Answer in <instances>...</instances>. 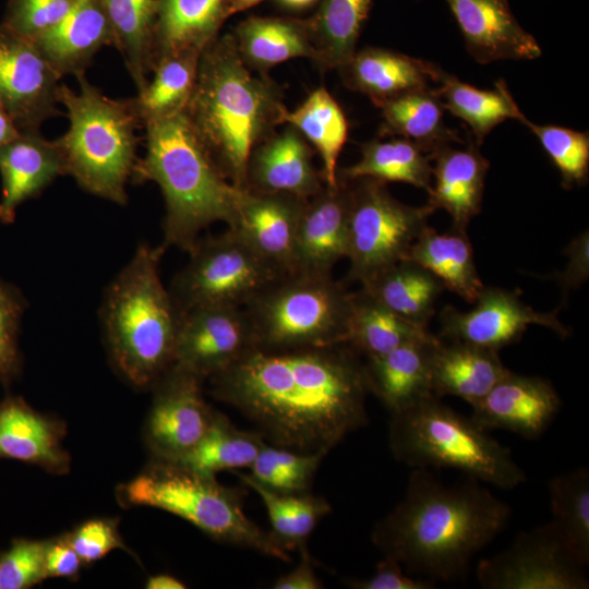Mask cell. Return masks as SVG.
Returning <instances> with one entry per match:
<instances>
[{
	"label": "cell",
	"mask_w": 589,
	"mask_h": 589,
	"mask_svg": "<svg viewBox=\"0 0 589 589\" xmlns=\"http://www.w3.org/2000/svg\"><path fill=\"white\" fill-rule=\"evenodd\" d=\"M361 289L411 323L428 328L445 288L428 269L406 259L362 284Z\"/></svg>",
	"instance_id": "obj_36"
},
{
	"label": "cell",
	"mask_w": 589,
	"mask_h": 589,
	"mask_svg": "<svg viewBox=\"0 0 589 589\" xmlns=\"http://www.w3.org/2000/svg\"><path fill=\"white\" fill-rule=\"evenodd\" d=\"M338 71L347 87L368 96L377 108L432 82L429 61L378 47L356 50Z\"/></svg>",
	"instance_id": "obj_28"
},
{
	"label": "cell",
	"mask_w": 589,
	"mask_h": 589,
	"mask_svg": "<svg viewBox=\"0 0 589 589\" xmlns=\"http://www.w3.org/2000/svg\"><path fill=\"white\" fill-rule=\"evenodd\" d=\"M390 414V450L411 468H452L503 490L526 480L506 446L436 396Z\"/></svg>",
	"instance_id": "obj_7"
},
{
	"label": "cell",
	"mask_w": 589,
	"mask_h": 589,
	"mask_svg": "<svg viewBox=\"0 0 589 589\" xmlns=\"http://www.w3.org/2000/svg\"><path fill=\"white\" fill-rule=\"evenodd\" d=\"M308 200L242 189L232 227L279 272H292L298 229Z\"/></svg>",
	"instance_id": "obj_18"
},
{
	"label": "cell",
	"mask_w": 589,
	"mask_h": 589,
	"mask_svg": "<svg viewBox=\"0 0 589 589\" xmlns=\"http://www.w3.org/2000/svg\"><path fill=\"white\" fill-rule=\"evenodd\" d=\"M457 144L446 145L432 155L435 182L428 192L426 204L434 211H446L453 230L466 231L471 219L481 212L490 163L473 140L462 147Z\"/></svg>",
	"instance_id": "obj_24"
},
{
	"label": "cell",
	"mask_w": 589,
	"mask_h": 589,
	"mask_svg": "<svg viewBox=\"0 0 589 589\" xmlns=\"http://www.w3.org/2000/svg\"><path fill=\"white\" fill-rule=\"evenodd\" d=\"M313 149L301 133L286 124L252 153L243 189L283 193L309 200L325 187L313 163Z\"/></svg>",
	"instance_id": "obj_21"
},
{
	"label": "cell",
	"mask_w": 589,
	"mask_h": 589,
	"mask_svg": "<svg viewBox=\"0 0 589 589\" xmlns=\"http://www.w3.org/2000/svg\"><path fill=\"white\" fill-rule=\"evenodd\" d=\"M346 180V179H345ZM349 182L347 278L360 285L408 259L413 242L435 212L395 199L386 183L359 178Z\"/></svg>",
	"instance_id": "obj_10"
},
{
	"label": "cell",
	"mask_w": 589,
	"mask_h": 589,
	"mask_svg": "<svg viewBox=\"0 0 589 589\" xmlns=\"http://www.w3.org/2000/svg\"><path fill=\"white\" fill-rule=\"evenodd\" d=\"M203 383L172 364L152 386L144 440L153 459L181 460L208 430L215 409L203 397Z\"/></svg>",
	"instance_id": "obj_13"
},
{
	"label": "cell",
	"mask_w": 589,
	"mask_h": 589,
	"mask_svg": "<svg viewBox=\"0 0 589 589\" xmlns=\"http://www.w3.org/2000/svg\"><path fill=\"white\" fill-rule=\"evenodd\" d=\"M539 140L541 146L561 173L562 185L570 189L584 185L589 176V135L552 124L522 122Z\"/></svg>",
	"instance_id": "obj_45"
},
{
	"label": "cell",
	"mask_w": 589,
	"mask_h": 589,
	"mask_svg": "<svg viewBox=\"0 0 589 589\" xmlns=\"http://www.w3.org/2000/svg\"><path fill=\"white\" fill-rule=\"evenodd\" d=\"M471 407V418L482 429L505 430L534 440L557 414L561 398L550 381L508 371Z\"/></svg>",
	"instance_id": "obj_17"
},
{
	"label": "cell",
	"mask_w": 589,
	"mask_h": 589,
	"mask_svg": "<svg viewBox=\"0 0 589 589\" xmlns=\"http://www.w3.org/2000/svg\"><path fill=\"white\" fill-rule=\"evenodd\" d=\"M231 35L243 62L256 72L267 74L285 61L314 58L305 20L249 16Z\"/></svg>",
	"instance_id": "obj_31"
},
{
	"label": "cell",
	"mask_w": 589,
	"mask_h": 589,
	"mask_svg": "<svg viewBox=\"0 0 589 589\" xmlns=\"http://www.w3.org/2000/svg\"><path fill=\"white\" fill-rule=\"evenodd\" d=\"M64 423L40 413L22 397L0 401V459L35 465L47 472L63 474L71 459L62 446Z\"/></svg>",
	"instance_id": "obj_22"
},
{
	"label": "cell",
	"mask_w": 589,
	"mask_h": 589,
	"mask_svg": "<svg viewBox=\"0 0 589 589\" xmlns=\"http://www.w3.org/2000/svg\"><path fill=\"white\" fill-rule=\"evenodd\" d=\"M147 589H184L185 584L177 577L169 574H158L149 576L146 586Z\"/></svg>",
	"instance_id": "obj_54"
},
{
	"label": "cell",
	"mask_w": 589,
	"mask_h": 589,
	"mask_svg": "<svg viewBox=\"0 0 589 589\" xmlns=\"http://www.w3.org/2000/svg\"><path fill=\"white\" fill-rule=\"evenodd\" d=\"M64 537L85 564L101 560L117 549L129 551L119 533L118 520L112 518L89 519Z\"/></svg>",
	"instance_id": "obj_49"
},
{
	"label": "cell",
	"mask_w": 589,
	"mask_h": 589,
	"mask_svg": "<svg viewBox=\"0 0 589 589\" xmlns=\"http://www.w3.org/2000/svg\"><path fill=\"white\" fill-rule=\"evenodd\" d=\"M325 456L324 453H300L265 444L249 467V476L277 492H308Z\"/></svg>",
	"instance_id": "obj_44"
},
{
	"label": "cell",
	"mask_w": 589,
	"mask_h": 589,
	"mask_svg": "<svg viewBox=\"0 0 589 589\" xmlns=\"http://www.w3.org/2000/svg\"><path fill=\"white\" fill-rule=\"evenodd\" d=\"M553 521L580 558L589 562V471L581 467L549 482Z\"/></svg>",
	"instance_id": "obj_43"
},
{
	"label": "cell",
	"mask_w": 589,
	"mask_h": 589,
	"mask_svg": "<svg viewBox=\"0 0 589 589\" xmlns=\"http://www.w3.org/2000/svg\"><path fill=\"white\" fill-rule=\"evenodd\" d=\"M431 333L363 291L353 292L348 344L365 358L385 354Z\"/></svg>",
	"instance_id": "obj_39"
},
{
	"label": "cell",
	"mask_w": 589,
	"mask_h": 589,
	"mask_svg": "<svg viewBox=\"0 0 589 589\" xmlns=\"http://www.w3.org/2000/svg\"><path fill=\"white\" fill-rule=\"evenodd\" d=\"M349 182L338 177L304 205L291 273L332 275L335 264L347 256Z\"/></svg>",
	"instance_id": "obj_20"
},
{
	"label": "cell",
	"mask_w": 589,
	"mask_h": 589,
	"mask_svg": "<svg viewBox=\"0 0 589 589\" xmlns=\"http://www.w3.org/2000/svg\"><path fill=\"white\" fill-rule=\"evenodd\" d=\"M228 0H157L153 67L160 59L202 50L218 36Z\"/></svg>",
	"instance_id": "obj_29"
},
{
	"label": "cell",
	"mask_w": 589,
	"mask_h": 589,
	"mask_svg": "<svg viewBox=\"0 0 589 589\" xmlns=\"http://www.w3.org/2000/svg\"><path fill=\"white\" fill-rule=\"evenodd\" d=\"M79 0H10L3 24L15 34L34 40L60 23Z\"/></svg>",
	"instance_id": "obj_47"
},
{
	"label": "cell",
	"mask_w": 589,
	"mask_h": 589,
	"mask_svg": "<svg viewBox=\"0 0 589 589\" xmlns=\"http://www.w3.org/2000/svg\"><path fill=\"white\" fill-rule=\"evenodd\" d=\"M61 77L32 40L0 24V105L20 132L61 115Z\"/></svg>",
	"instance_id": "obj_14"
},
{
	"label": "cell",
	"mask_w": 589,
	"mask_h": 589,
	"mask_svg": "<svg viewBox=\"0 0 589 589\" xmlns=\"http://www.w3.org/2000/svg\"><path fill=\"white\" fill-rule=\"evenodd\" d=\"M300 562L288 574L279 577L272 588L275 589H320L323 588L322 581L315 574L312 558L309 554L305 543L299 548Z\"/></svg>",
	"instance_id": "obj_53"
},
{
	"label": "cell",
	"mask_w": 589,
	"mask_h": 589,
	"mask_svg": "<svg viewBox=\"0 0 589 589\" xmlns=\"http://www.w3.org/2000/svg\"><path fill=\"white\" fill-rule=\"evenodd\" d=\"M242 491L178 461L153 459L118 489L123 506L159 508L189 521L216 541L290 562L289 551L243 510Z\"/></svg>",
	"instance_id": "obj_8"
},
{
	"label": "cell",
	"mask_w": 589,
	"mask_h": 589,
	"mask_svg": "<svg viewBox=\"0 0 589 589\" xmlns=\"http://www.w3.org/2000/svg\"><path fill=\"white\" fill-rule=\"evenodd\" d=\"M169 288L181 312L202 306L243 308L283 275L235 230L200 237Z\"/></svg>",
	"instance_id": "obj_11"
},
{
	"label": "cell",
	"mask_w": 589,
	"mask_h": 589,
	"mask_svg": "<svg viewBox=\"0 0 589 589\" xmlns=\"http://www.w3.org/2000/svg\"><path fill=\"white\" fill-rule=\"evenodd\" d=\"M473 304L467 312L445 306L440 313V338L498 351L518 341L529 325L545 326L562 338L569 335L557 311H536L514 291L484 285Z\"/></svg>",
	"instance_id": "obj_15"
},
{
	"label": "cell",
	"mask_w": 589,
	"mask_h": 589,
	"mask_svg": "<svg viewBox=\"0 0 589 589\" xmlns=\"http://www.w3.org/2000/svg\"><path fill=\"white\" fill-rule=\"evenodd\" d=\"M436 340L437 336L430 334L385 354L365 358L369 390L390 413L434 396L431 357Z\"/></svg>",
	"instance_id": "obj_25"
},
{
	"label": "cell",
	"mask_w": 589,
	"mask_h": 589,
	"mask_svg": "<svg viewBox=\"0 0 589 589\" xmlns=\"http://www.w3.org/2000/svg\"><path fill=\"white\" fill-rule=\"evenodd\" d=\"M32 41L61 76L79 77L113 37L101 0H79L60 23Z\"/></svg>",
	"instance_id": "obj_26"
},
{
	"label": "cell",
	"mask_w": 589,
	"mask_h": 589,
	"mask_svg": "<svg viewBox=\"0 0 589 589\" xmlns=\"http://www.w3.org/2000/svg\"><path fill=\"white\" fill-rule=\"evenodd\" d=\"M283 99L276 82L243 62L228 33L202 50L183 111L223 175L243 189L253 151L285 124Z\"/></svg>",
	"instance_id": "obj_3"
},
{
	"label": "cell",
	"mask_w": 589,
	"mask_h": 589,
	"mask_svg": "<svg viewBox=\"0 0 589 589\" xmlns=\"http://www.w3.org/2000/svg\"><path fill=\"white\" fill-rule=\"evenodd\" d=\"M346 180L370 178L387 182H404L429 192L432 187V156L416 143L398 136L374 139L361 146L360 159L341 169Z\"/></svg>",
	"instance_id": "obj_37"
},
{
	"label": "cell",
	"mask_w": 589,
	"mask_h": 589,
	"mask_svg": "<svg viewBox=\"0 0 589 589\" xmlns=\"http://www.w3.org/2000/svg\"><path fill=\"white\" fill-rule=\"evenodd\" d=\"M82 564V560L68 542L64 534L46 540V578L62 577L75 579L79 576Z\"/></svg>",
	"instance_id": "obj_52"
},
{
	"label": "cell",
	"mask_w": 589,
	"mask_h": 589,
	"mask_svg": "<svg viewBox=\"0 0 589 589\" xmlns=\"http://www.w3.org/2000/svg\"><path fill=\"white\" fill-rule=\"evenodd\" d=\"M352 298L333 275L283 274L242 308L253 347L289 350L348 344Z\"/></svg>",
	"instance_id": "obj_9"
},
{
	"label": "cell",
	"mask_w": 589,
	"mask_h": 589,
	"mask_svg": "<svg viewBox=\"0 0 589 589\" xmlns=\"http://www.w3.org/2000/svg\"><path fill=\"white\" fill-rule=\"evenodd\" d=\"M586 567L551 520L479 562L477 578L485 589H587Z\"/></svg>",
	"instance_id": "obj_12"
},
{
	"label": "cell",
	"mask_w": 589,
	"mask_h": 589,
	"mask_svg": "<svg viewBox=\"0 0 589 589\" xmlns=\"http://www.w3.org/2000/svg\"><path fill=\"white\" fill-rule=\"evenodd\" d=\"M21 132L0 105V147L19 136Z\"/></svg>",
	"instance_id": "obj_55"
},
{
	"label": "cell",
	"mask_w": 589,
	"mask_h": 589,
	"mask_svg": "<svg viewBox=\"0 0 589 589\" xmlns=\"http://www.w3.org/2000/svg\"><path fill=\"white\" fill-rule=\"evenodd\" d=\"M113 46L121 53L137 92L148 82L153 67L157 0H101Z\"/></svg>",
	"instance_id": "obj_38"
},
{
	"label": "cell",
	"mask_w": 589,
	"mask_h": 589,
	"mask_svg": "<svg viewBox=\"0 0 589 589\" xmlns=\"http://www.w3.org/2000/svg\"><path fill=\"white\" fill-rule=\"evenodd\" d=\"M79 91L61 84L59 104L67 109L68 131L55 140L67 175L89 194L128 203L127 183L137 160L142 127L132 98L113 99L91 84L85 74L76 77Z\"/></svg>",
	"instance_id": "obj_6"
},
{
	"label": "cell",
	"mask_w": 589,
	"mask_h": 589,
	"mask_svg": "<svg viewBox=\"0 0 589 589\" xmlns=\"http://www.w3.org/2000/svg\"><path fill=\"white\" fill-rule=\"evenodd\" d=\"M348 585L356 589H432L435 582L404 572L401 564L385 557L376 565L375 573L368 579L350 580Z\"/></svg>",
	"instance_id": "obj_50"
},
{
	"label": "cell",
	"mask_w": 589,
	"mask_h": 589,
	"mask_svg": "<svg viewBox=\"0 0 589 589\" xmlns=\"http://www.w3.org/2000/svg\"><path fill=\"white\" fill-rule=\"evenodd\" d=\"M145 129L146 153L131 180L155 182L164 196L161 247L190 252L200 233L217 221L232 227L241 190L223 175L184 111L153 120Z\"/></svg>",
	"instance_id": "obj_4"
},
{
	"label": "cell",
	"mask_w": 589,
	"mask_h": 589,
	"mask_svg": "<svg viewBox=\"0 0 589 589\" xmlns=\"http://www.w3.org/2000/svg\"><path fill=\"white\" fill-rule=\"evenodd\" d=\"M498 351L437 337L431 357L434 396H456L470 406L483 398L508 373Z\"/></svg>",
	"instance_id": "obj_27"
},
{
	"label": "cell",
	"mask_w": 589,
	"mask_h": 589,
	"mask_svg": "<svg viewBox=\"0 0 589 589\" xmlns=\"http://www.w3.org/2000/svg\"><path fill=\"white\" fill-rule=\"evenodd\" d=\"M46 540L14 539L0 552V589H27L44 579Z\"/></svg>",
	"instance_id": "obj_46"
},
{
	"label": "cell",
	"mask_w": 589,
	"mask_h": 589,
	"mask_svg": "<svg viewBox=\"0 0 589 589\" xmlns=\"http://www.w3.org/2000/svg\"><path fill=\"white\" fill-rule=\"evenodd\" d=\"M509 516V506L477 480L449 486L413 468L404 498L375 524L372 542L407 573L449 581L466 574Z\"/></svg>",
	"instance_id": "obj_2"
},
{
	"label": "cell",
	"mask_w": 589,
	"mask_h": 589,
	"mask_svg": "<svg viewBox=\"0 0 589 589\" xmlns=\"http://www.w3.org/2000/svg\"><path fill=\"white\" fill-rule=\"evenodd\" d=\"M265 0H228L227 17L249 10Z\"/></svg>",
	"instance_id": "obj_56"
},
{
	"label": "cell",
	"mask_w": 589,
	"mask_h": 589,
	"mask_svg": "<svg viewBox=\"0 0 589 589\" xmlns=\"http://www.w3.org/2000/svg\"><path fill=\"white\" fill-rule=\"evenodd\" d=\"M408 259L433 274L445 289L474 303L484 284L466 231L440 233L428 226L410 248Z\"/></svg>",
	"instance_id": "obj_33"
},
{
	"label": "cell",
	"mask_w": 589,
	"mask_h": 589,
	"mask_svg": "<svg viewBox=\"0 0 589 589\" xmlns=\"http://www.w3.org/2000/svg\"><path fill=\"white\" fill-rule=\"evenodd\" d=\"M165 251L140 244L107 287L100 311L112 363L140 388H152L175 360L182 312L160 278Z\"/></svg>",
	"instance_id": "obj_5"
},
{
	"label": "cell",
	"mask_w": 589,
	"mask_h": 589,
	"mask_svg": "<svg viewBox=\"0 0 589 589\" xmlns=\"http://www.w3.org/2000/svg\"><path fill=\"white\" fill-rule=\"evenodd\" d=\"M24 310L20 291L0 279V382L5 385L20 373L17 337Z\"/></svg>",
	"instance_id": "obj_48"
},
{
	"label": "cell",
	"mask_w": 589,
	"mask_h": 589,
	"mask_svg": "<svg viewBox=\"0 0 589 589\" xmlns=\"http://www.w3.org/2000/svg\"><path fill=\"white\" fill-rule=\"evenodd\" d=\"M251 348V328L242 308H195L182 312L173 364L205 382Z\"/></svg>",
	"instance_id": "obj_16"
},
{
	"label": "cell",
	"mask_w": 589,
	"mask_h": 589,
	"mask_svg": "<svg viewBox=\"0 0 589 589\" xmlns=\"http://www.w3.org/2000/svg\"><path fill=\"white\" fill-rule=\"evenodd\" d=\"M429 73L437 84L435 91L444 109L468 125L478 145L502 122L508 119L522 122L527 118L503 80L497 81L493 89H480L431 62Z\"/></svg>",
	"instance_id": "obj_30"
},
{
	"label": "cell",
	"mask_w": 589,
	"mask_h": 589,
	"mask_svg": "<svg viewBox=\"0 0 589 589\" xmlns=\"http://www.w3.org/2000/svg\"><path fill=\"white\" fill-rule=\"evenodd\" d=\"M471 57L481 64L533 60L542 50L513 14L508 0H445Z\"/></svg>",
	"instance_id": "obj_19"
},
{
	"label": "cell",
	"mask_w": 589,
	"mask_h": 589,
	"mask_svg": "<svg viewBox=\"0 0 589 589\" xmlns=\"http://www.w3.org/2000/svg\"><path fill=\"white\" fill-rule=\"evenodd\" d=\"M280 5L290 10H304L315 4L317 0H276Z\"/></svg>",
	"instance_id": "obj_57"
},
{
	"label": "cell",
	"mask_w": 589,
	"mask_h": 589,
	"mask_svg": "<svg viewBox=\"0 0 589 589\" xmlns=\"http://www.w3.org/2000/svg\"><path fill=\"white\" fill-rule=\"evenodd\" d=\"M568 257L565 269L552 276L561 287L564 301L572 290L579 288L589 277V233L582 231L564 250Z\"/></svg>",
	"instance_id": "obj_51"
},
{
	"label": "cell",
	"mask_w": 589,
	"mask_h": 589,
	"mask_svg": "<svg viewBox=\"0 0 589 589\" xmlns=\"http://www.w3.org/2000/svg\"><path fill=\"white\" fill-rule=\"evenodd\" d=\"M349 344L251 348L208 380L209 392L245 417L271 445L328 454L368 423L364 362Z\"/></svg>",
	"instance_id": "obj_1"
},
{
	"label": "cell",
	"mask_w": 589,
	"mask_h": 589,
	"mask_svg": "<svg viewBox=\"0 0 589 589\" xmlns=\"http://www.w3.org/2000/svg\"><path fill=\"white\" fill-rule=\"evenodd\" d=\"M236 473L261 497L272 525V534L288 551L304 544L321 518L332 510L330 504L324 497L309 492H277L257 483L247 473Z\"/></svg>",
	"instance_id": "obj_42"
},
{
	"label": "cell",
	"mask_w": 589,
	"mask_h": 589,
	"mask_svg": "<svg viewBox=\"0 0 589 589\" xmlns=\"http://www.w3.org/2000/svg\"><path fill=\"white\" fill-rule=\"evenodd\" d=\"M200 56L181 52L155 63L152 80L132 98L142 127L184 110L194 89Z\"/></svg>",
	"instance_id": "obj_40"
},
{
	"label": "cell",
	"mask_w": 589,
	"mask_h": 589,
	"mask_svg": "<svg viewBox=\"0 0 589 589\" xmlns=\"http://www.w3.org/2000/svg\"><path fill=\"white\" fill-rule=\"evenodd\" d=\"M285 124L296 128L314 147L322 161L325 185L338 184V159L348 140L347 118L332 94L320 86L292 111L285 116Z\"/></svg>",
	"instance_id": "obj_35"
},
{
	"label": "cell",
	"mask_w": 589,
	"mask_h": 589,
	"mask_svg": "<svg viewBox=\"0 0 589 589\" xmlns=\"http://www.w3.org/2000/svg\"><path fill=\"white\" fill-rule=\"evenodd\" d=\"M380 137L398 136L416 143L431 156L440 148L464 143L444 122V107L435 88L412 91L378 107Z\"/></svg>",
	"instance_id": "obj_32"
},
{
	"label": "cell",
	"mask_w": 589,
	"mask_h": 589,
	"mask_svg": "<svg viewBox=\"0 0 589 589\" xmlns=\"http://www.w3.org/2000/svg\"><path fill=\"white\" fill-rule=\"evenodd\" d=\"M256 431L238 429L227 416L216 411L200 442L178 462L204 474L249 468L264 445Z\"/></svg>",
	"instance_id": "obj_41"
},
{
	"label": "cell",
	"mask_w": 589,
	"mask_h": 589,
	"mask_svg": "<svg viewBox=\"0 0 589 589\" xmlns=\"http://www.w3.org/2000/svg\"><path fill=\"white\" fill-rule=\"evenodd\" d=\"M373 1L317 0L305 23L314 50L312 61L320 70H338L352 57Z\"/></svg>",
	"instance_id": "obj_34"
},
{
	"label": "cell",
	"mask_w": 589,
	"mask_h": 589,
	"mask_svg": "<svg viewBox=\"0 0 589 589\" xmlns=\"http://www.w3.org/2000/svg\"><path fill=\"white\" fill-rule=\"evenodd\" d=\"M0 221L12 224L17 207L39 195L55 179L67 175L55 141L40 132H21L0 147Z\"/></svg>",
	"instance_id": "obj_23"
}]
</instances>
